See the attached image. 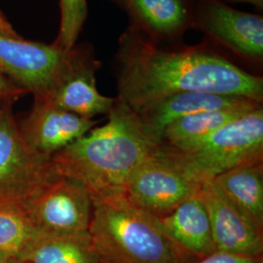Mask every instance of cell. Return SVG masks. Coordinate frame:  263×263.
<instances>
[{
    "label": "cell",
    "mask_w": 263,
    "mask_h": 263,
    "mask_svg": "<svg viewBox=\"0 0 263 263\" xmlns=\"http://www.w3.org/2000/svg\"><path fill=\"white\" fill-rule=\"evenodd\" d=\"M231 1H235V2H245V3H250L253 4L255 7L262 9L263 0H231Z\"/></svg>",
    "instance_id": "cell-24"
},
{
    "label": "cell",
    "mask_w": 263,
    "mask_h": 263,
    "mask_svg": "<svg viewBox=\"0 0 263 263\" xmlns=\"http://www.w3.org/2000/svg\"><path fill=\"white\" fill-rule=\"evenodd\" d=\"M99 121L68 112L42 101H35L28 116L19 125L28 146L52 158L92 130Z\"/></svg>",
    "instance_id": "cell-12"
},
{
    "label": "cell",
    "mask_w": 263,
    "mask_h": 263,
    "mask_svg": "<svg viewBox=\"0 0 263 263\" xmlns=\"http://www.w3.org/2000/svg\"><path fill=\"white\" fill-rule=\"evenodd\" d=\"M61 24L54 45L66 52L76 46L88 16L87 0H60Z\"/></svg>",
    "instance_id": "cell-20"
},
{
    "label": "cell",
    "mask_w": 263,
    "mask_h": 263,
    "mask_svg": "<svg viewBox=\"0 0 263 263\" xmlns=\"http://www.w3.org/2000/svg\"><path fill=\"white\" fill-rule=\"evenodd\" d=\"M13 103H0V203L25 202L60 176L52 158L32 151L24 140Z\"/></svg>",
    "instance_id": "cell-5"
},
{
    "label": "cell",
    "mask_w": 263,
    "mask_h": 263,
    "mask_svg": "<svg viewBox=\"0 0 263 263\" xmlns=\"http://www.w3.org/2000/svg\"><path fill=\"white\" fill-rule=\"evenodd\" d=\"M23 202L0 203V253L16 258L37 233Z\"/></svg>",
    "instance_id": "cell-19"
},
{
    "label": "cell",
    "mask_w": 263,
    "mask_h": 263,
    "mask_svg": "<svg viewBox=\"0 0 263 263\" xmlns=\"http://www.w3.org/2000/svg\"><path fill=\"white\" fill-rule=\"evenodd\" d=\"M125 10L131 26L158 43L180 36L191 24L185 0H110Z\"/></svg>",
    "instance_id": "cell-15"
},
{
    "label": "cell",
    "mask_w": 263,
    "mask_h": 263,
    "mask_svg": "<svg viewBox=\"0 0 263 263\" xmlns=\"http://www.w3.org/2000/svg\"><path fill=\"white\" fill-rule=\"evenodd\" d=\"M154 148L136 112L116 97L107 122L56 153L52 162L58 175L83 185L96 202L124 197L132 173Z\"/></svg>",
    "instance_id": "cell-2"
},
{
    "label": "cell",
    "mask_w": 263,
    "mask_h": 263,
    "mask_svg": "<svg viewBox=\"0 0 263 263\" xmlns=\"http://www.w3.org/2000/svg\"><path fill=\"white\" fill-rule=\"evenodd\" d=\"M158 220L166 235L193 259L216 253L207 210L197 195L182 202Z\"/></svg>",
    "instance_id": "cell-14"
},
{
    "label": "cell",
    "mask_w": 263,
    "mask_h": 263,
    "mask_svg": "<svg viewBox=\"0 0 263 263\" xmlns=\"http://www.w3.org/2000/svg\"><path fill=\"white\" fill-rule=\"evenodd\" d=\"M9 263H17L14 259H10Z\"/></svg>",
    "instance_id": "cell-26"
},
{
    "label": "cell",
    "mask_w": 263,
    "mask_h": 263,
    "mask_svg": "<svg viewBox=\"0 0 263 263\" xmlns=\"http://www.w3.org/2000/svg\"><path fill=\"white\" fill-rule=\"evenodd\" d=\"M190 27L246 62L262 64V16L233 9L218 0H198Z\"/></svg>",
    "instance_id": "cell-8"
},
{
    "label": "cell",
    "mask_w": 263,
    "mask_h": 263,
    "mask_svg": "<svg viewBox=\"0 0 263 263\" xmlns=\"http://www.w3.org/2000/svg\"><path fill=\"white\" fill-rule=\"evenodd\" d=\"M14 260L17 263H105L89 231L76 234L38 231Z\"/></svg>",
    "instance_id": "cell-16"
},
{
    "label": "cell",
    "mask_w": 263,
    "mask_h": 263,
    "mask_svg": "<svg viewBox=\"0 0 263 263\" xmlns=\"http://www.w3.org/2000/svg\"><path fill=\"white\" fill-rule=\"evenodd\" d=\"M70 51L0 33V73L43 100L66 70Z\"/></svg>",
    "instance_id": "cell-6"
},
{
    "label": "cell",
    "mask_w": 263,
    "mask_h": 263,
    "mask_svg": "<svg viewBox=\"0 0 263 263\" xmlns=\"http://www.w3.org/2000/svg\"><path fill=\"white\" fill-rule=\"evenodd\" d=\"M117 98L133 111L182 92L244 97L263 102V78L203 46L164 49L129 26L115 53Z\"/></svg>",
    "instance_id": "cell-1"
},
{
    "label": "cell",
    "mask_w": 263,
    "mask_h": 263,
    "mask_svg": "<svg viewBox=\"0 0 263 263\" xmlns=\"http://www.w3.org/2000/svg\"><path fill=\"white\" fill-rule=\"evenodd\" d=\"M155 153L199 185L237 167L263 162L262 105L188 147L160 146Z\"/></svg>",
    "instance_id": "cell-4"
},
{
    "label": "cell",
    "mask_w": 263,
    "mask_h": 263,
    "mask_svg": "<svg viewBox=\"0 0 263 263\" xmlns=\"http://www.w3.org/2000/svg\"><path fill=\"white\" fill-rule=\"evenodd\" d=\"M0 33L4 35H8L12 37H19L15 29L12 28L9 22L3 17V15L0 12Z\"/></svg>",
    "instance_id": "cell-23"
},
{
    "label": "cell",
    "mask_w": 263,
    "mask_h": 263,
    "mask_svg": "<svg viewBox=\"0 0 263 263\" xmlns=\"http://www.w3.org/2000/svg\"><path fill=\"white\" fill-rule=\"evenodd\" d=\"M89 227L105 263H192L175 244L156 216L133 206L125 197L96 201Z\"/></svg>",
    "instance_id": "cell-3"
},
{
    "label": "cell",
    "mask_w": 263,
    "mask_h": 263,
    "mask_svg": "<svg viewBox=\"0 0 263 263\" xmlns=\"http://www.w3.org/2000/svg\"><path fill=\"white\" fill-rule=\"evenodd\" d=\"M213 181L245 216L263 230V162L230 170Z\"/></svg>",
    "instance_id": "cell-17"
},
{
    "label": "cell",
    "mask_w": 263,
    "mask_h": 263,
    "mask_svg": "<svg viewBox=\"0 0 263 263\" xmlns=\"http://www.w3.org/2000/svg\"><path fill=\"white\" fill-rule=\"evenodd\" d=\"M200 186L160 158L154 148L132 173L124 197L133 206L160 218L196 196Z\"/></svg>",
    "instance_id": "cell-9"
},
{
    "label": "cell",
    "mask_w": 263,
    "mask_h": 263,
    "mask_svg": "<svg viewBox=\"0 0 263 263\" xmlns=\"http://www.w3.org/2000/svg\"><path fill=\"white\" fill-rule=\"evenodd\" d=\"M197 196L207 210L216 252L262 258L263 230L226 197L215 181L202 184Z\"/></svg>",
    "instance_id": "cell-11"
},
{
    "label": "cell",
    "mask_w": 263,
    "mask_h": 263,
    "mask_svg": "<svg viewBox=\"0 0 263 263\" xmlns=\"http://www.w3.org/2000/svg\"><path fill=\"white\" fill-rule=\"evenodd\" d=\"M9 257H7L6 255L0 253V263H9Z\"/></svg>",
    "instance_id": "cell-25"
},
{
    "label": "cell",
    "mask_w": 263,
    "mask_h": 263,
    "mask_svg": "<svg viewBox=\"0 0 263 263\" xmlns=\"http://www.w3.org/2000/svg\"><path fill=\"white\" fill-rule=\"evenodd\" d=\"M100 62L87 47L70 51L66 70L51 92L42 101L78 116L93 119L100 114H108L116 98L101 94L97 87L96 72Z\"/></svg>",
    "instance_id": "cell-10"
},
{
    "label": "cell",
    "mask_w": 263,
    "mask_h": 263,
    "mask_svg": "<svg viewBox=\"0 0 263 263\" xmlns=\"http://www.w3.org/2000/svg\"><path fill=\"white\" fill-rule=\"evenodd\" d=\"M192 263H262V258L216 252Z\"/></svg>",
    "instance_id": "cell-21"
},
{
    "label": "cell",
    "mask_w": 263,
    "mask_h": 263,
    "mask_svg": "<svg viewBox=\"0 0 263 263\" xmlns=\"http://www.w3.org/2000/svg\"><path fill=\"white\" fill-rule=\"evenodd\" d=\"M23 204L38 231L57 234L89 231L93 199L72 179L58 176Z\"/></svg>",
    "instance_id": "cell-7"
},
{
    "label": "cell",
    "mask_w": 263,
    "mask_h": 263,
    "mask_svg": "<svg viewBox=\"0 0 263 263\" xmlns=\"http://www.w3.org/2000/svg\"><path fill=\"white\" fill-rule=\"evenodd\" d=\"M4 102H5V101H4ZM0 103H1V101H0Z\"/></svg>",
    "instance_id": "cell-27"
},
{
    "label": "cell",
    "mask_w": 263,
    "mask_h": 263,
    "mask_svg": "<svg viewBox=\"0 0 263 263\" xmlns=\"http://www.w3.org/2000/svg\"><path fill=\"white\" fill-rule=\"evenodd\" d=\"M254 104H262L244 97L182 92L161 98L135 112L144 136L154 147H157L166 127L182 117L196 113Z\"/></svg>",
    "instance_id": "cell-13"
},
{
    "label": "cell",
    "mask_w": 263,
    "mask_h": 263,
    "mask_svg": "<svg viewBox=\"0 0 263 263\" xmlns=\"http://www.w3.org/2000/svg\"><path fill=\"white\" fill-rule=\"evenodd\" d=\"M26 92L13 83L7 77L0 73V101H11L15 102L20 96Z\"/></svg>",
    "instance_id": "cell-22"
},
{
    "label": "cell",
    "mask_w": 263,
    "mask_h": 263,
    "mask_svg": "<svg viewBox=\"0 0 263 263\" xmlns=\"http://www.w3.org/2000/svg\"><path fill=\"white\" fill-rule=\"evenodd\" d=\"M262 104L232 107L196 113L171 123L162 133L157 147L185 148L226 124L254 110Z\"/></svg>",
    "instance_id": "cell-18"
}]
</instances>
